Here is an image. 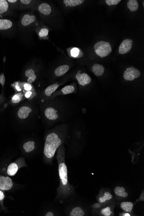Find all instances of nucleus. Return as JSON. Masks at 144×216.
Segmentation results:
<instances>
[{"instance_id":"nucleus-1","label":"nucleus","mask_w":144,"mask_h":216,"mask_svg":"<svg viewBox=\"0 0 144 216\" xmlns=\"http://www.w3.org/2000/svg\"><path fill=\"white\" fill-rule=\"evenodd\" d=\"M65 151L62 146L57 151V159L58 163L60 186L57 189V198H65L73 193L74 188L69 183L67 168L65 161Z\"/></svg>"},{"instance_id":"nucleus-2","label":"nucleus","mask_w":144,"mask_h":216,"mask_svg":"<svg viewBox=\"0 0 144 216\" xmlns=\"http://www.w3.org/2000/svg\"><path fill=\"white\" fill-rule=\"evenodd\" d=\"M62 140L55 132H51L48 135L44 145V154L48 159L54 157L57 148L61 145Z\"/></svg>"},{"instance_id":"nucleus-3","label":"nucleus","mask_w":144,"mask_h":216,"mask_svg":"<svg viewBox=\"0 0 144 216\" xmlns=\"http://www.w3.org/2000/svg\"><path fill=\"white\" fill-rule=\"evenodd\" d=\"M94 51L97 55L101 58L106 57L112 52V48L109 43L101 41L98 42L94 46Z\"/></svg>"},{"instance_id":"nucleus-4","label":"nucleus","mask_w":144,"mask_h":216,"mask_svg":"<svg viewBox=\"0 0 144 216\" xmlns=\"http://www.w3.org/2000/svg\"><path fill=\"white\" fill-rule=\"evenodd\" d=\"M141 76L139 70L134 67H130L127 68L123 73V77L127 81H133L135 79L139 78Z\"/></svg>"},{"instance_id":"nucleus-5","label":"nucleus","mask_w":144,"mask_h":216,"mask_svg":"<svg viewBox=\"0 0 144 216\" xmlns=\"http://www.w3.org/2000/svg\"><path fill=\"white\" fill-rule=\"evenodd\" d=\"M113 199V196L111 192L107 189H102L100 191L99 194L96 198L98 202L100 203L107 204L108 202Z\"/></svg>"},{"instance_id":"nucleus-6","label":"nucleus","mask_w":144,"mask_h":216,"mask_svg":"<svg viewBox=\"0 0 144 216\" xmlns=\"http://www.w3.org/2000/svg\"><path fill=\"white\" fill-rule=\"evenodd\" d=\"M13 186V182L10 177L0 176V190H9L12 188Z\"/></svg>"},{"instance_id":"nucleus-7","label":"nucleus","mask_w":144,"mask_h":216,"mask_svg":"<svg viewBox=\"0 0 144 216\" xmlns=\"http://www.w3.org/2000/svg\"><path fill=\"white\" fill-rule=\"evenodd\" d=\"M133 42L131 40L126 39L124 40L120 46L119 52L121 55L128 53L132 48Z\"/></svg>"},{"instance_id":"nucleus-8","label":"nucleus","mask_w":144,"mask_h":216,"mask_svg":"<svg viewBox=\"0 0 144 216\" xmlns=\"http://www.w3.org/2000/svg\"><path fill=\"white\" fill-rule=\"evenodd\" d=\"M78 84L82 86L89 84L91 82V79L90 76L85 73H78L75 76Z\"/></svg>"},{"instance_id":"nucleus-9","label":"nucleus","mask_w":144,"mask_h":216,"mask_svg":"<svg viewBox=\"0 0 144 216\" xmlns=\"http://www.w3.org/2000/svg\"><path fill=\"white\" fill-rule=\"evenodd\" d=\"M36 20V17L33 15L27 14L24 15V17L21 20V24L24 27L30 26Z\"/></svg>"},{"instance_id":"nucleus-10","label":"nucleus","mask_w":144,"mask_h":216,"mask_svg":"<svg viewBox=\"0 0 144 216\" xmlns=\"http://www.w3.org/2000/svg\"><path fill=\"white\" fill-rule=\"evenodd\" d=\"M45 116L49 120H54L58 118L57 110L52 107H48L45 111Z\"/></svg>"},{"instance_id":"nucleus-11","label":"nucleus","mask_w":144,"mask_h":216,"mask_svg":"<svg viewBox=\"0 0 144 216\" xmlns=\"http://www.w3.org/2000/svg\"><path fill=\"white\" fill-rule=\"evenodd\" d=\"M32 110L31 108L28 106H22L18 110V117L22 119H26L29 116V113L32 112Z\"/></svg>"},{"instance_id":"nucleus-12","label":"nucleus","mask_w":144,"mask_h":216,"mask_svg":"<svg viewBox=\"0 0 144 216\" xmlns=\"http://www.w3.org/2000/svg\"><path fill=\"white\" fill-rule=\"evenodd\" d=\"M38 9L39 12L45 15L50 14L52 11L51 6L46 3L40 4L38 7Z\"/></svg>"},{"instance_id":"nucleus-13","label":"nucleus","mask_w":144,"mask_h":216,"mask_svg":"<svg viewBox=\"0 0 144 216\" xmlns=\"http://www.w3.org/2000/svg\"><path fill=\"white\" fill-rule=\"evenodd\" d=\"M115 195L119 198H126L129 195L126 192V189L124 187L117 186L114 189Z\"/></svg>"},{"instance_id":"nucleus-14","label":"nucleus","mask_w":144,"mask_h":216,"mask_svg":"<svg viewBox=\"0 0 144 216\" xmlns=\"http://www.w3.org/2000/svg\"><path fill=\"white\" fill-rule=\"evenodd\" d=\"M114 205L103 207L100 211V214L104 216H110L114 215Z\"/></svg>"},{"instance_id":"nucleus-15","label":"nucleus","mask_w":144,"mask_h":216,"mask_svg":"<svg viewBox=\"0 0 144 216\" xmlns=\"http://www.w3.org/2000/svg\"><path fill=\"white\" fill-rule=\"evenodd\" d=\"M91 70L96 76H101L104 72V67L99 64H94L91 67Z\"/></svg>"},{"instance_id":"nucleus-16","label":"nucleus","mask_w":144,"mask_h":216,"mask_svg":"<svg viewBox=\"0 0 144 216\" xmlns=\"http://www.w3.org/2000/svg\"><path fill=\"white\" fill-rule=\"evenodd\" d=\"M69 66L67 65H63L59 66L55 69L54 74L55 76L60 77L66 74L69 70Z\"/></svg>"},{"instance_id":"nucleus-17","label":"nucleus","mask_w":144,"mask_h":216,"mask_svg":"<svg viewBox=\"0 0 144 216\" xmlns=\"http://www.w3.org/2000/svg\"><path fill=\"white\" fill-rule=\"evenodd\" d=\"M120 207L124 211L131 213L133 208L134 204L130 202H124L121 203Z\"/></svg>"},{"instance_id":"nucleus-18","label":"nucleus","mask_w":144,"mask_h":216,"mask_svg":"<svg viewBox=\"0 0 144 216\" xmlns=\"http://www.w3.org/2000/svg\"><path fill=\"white\" fill-rule=\"evenodd\" d=\"M25 75L28 78L27 79V82L28 83L32 84L36 80V76L35 75V71L33 69H29L26 70Z\"/></svg>"},{"instance_id":"nucleus-19","label":"nucleus","mask_w":144,"mask_h":216,"mask_svg":"<svg viewBox=\"0 0 144 216\" xmlns=\"http://www.w3.org/2000/svg\"><path fill=\"white\" fill-rule=\"evenodd\" d=\"M19 167L15 163H13L9 165L7 170V173L10 176H14L18 172Z\"/></svg>"},{"instance_id":"nucleus-20","label":"nucleus","mask_w":144,"mask_h":216,"mask_svg":"<svg viewBox=\"0 0 144 216\" xmlns=\"http://www.w3.org/2000/svg\"><path fill=\"white\" fill-rule=\"evenodd\" d=\"M13 24L10 20L7 19H1L0 20V30H8L12 27Z\"/></svg>"},{"instance_id":"nucleus-21","label":"nucleus","mask_w":144,"mask_h":216,"mask_svg":"<svg viewBox=\"0 0 144 216\" xmlns=\"http://www.w3.org/2000/svg\"><path fill=\"white\" fill-rule=\"evenodd\" d=\"M85 214V213L83 209L79 207H76L73 208L70 213V216H83Z\"/></svg>"},{"instance_id":"nucleus-22","label":"nucleus","mask_w":144,"mask_h":216,"mask_svg":"<svg viewBox=\"0 0 144 216\" xmlns=\"http://www.w3.org/2000/svg\"><path fill=\"white\" fill-rule=\"evenodd\" d=\"M63 2L67 6L75 7L83 3L84 1L83 0H64Z\"/></svg>"},{"instance_id":"nucleus-23","label":"nucleus","mask_w":144,"mask_h":216,"mask_svg":"<svg viewBox=\"0 0 144 216\" xmlns=\"http://www.w3.org/2000/svg\"><path fill=\"white\" fill-rule=\"evenodd\" d=\"M139 4L136 0H130L127 2V7L131 11H136L138 9Z\"/></svg>"},{"instance_id":"nucleus-24","label":"nucleus","mask_w":144,"mask_h":216,"mask_svg":"<svg viewBox=\"0 0 144 216\" xmlns=\"http://www.w3.org/2000/svg\"><path fill=\"white\" fill-rule=\"evenodd\" d=\"M58 87H59V85L57 84H53V85L48 86L45 90V95L47 96H51L52 93L57 90Z\"/></svg>"},{"instance_id":"nucleus-25","label":"nucleus","mask_w":144,"mask_h":216,"mask_svg":"<svg viewBox=\"0 0 144 216\" xmlns=\"http://www.w3.org/2000/svg\"><path fill=\"white\" fill-rule=\"evenodd\" d=\"M24 149L26 152H30L35 149V142L33 141H29L26 142L24 145Z\"/></svg>"},{"instance_id":"nucleus-26","label":"nucleus","mask_w":144,"mask_h":216,"mask_svg":"<svg viewBox=\"0 0 144 216\" xmlns=\"http://www.w3.org/2000/svg\"><path fill=\"white\" fill-rule=\"evenodd\" d=\"M9 8L8 3L6 0H0V14L7 11Z\"/></svg>"},{"instance_id":"nucleus-27","label":"nucleus","mask_w":144,"mask_h":216,"mask_svg":"<svg viewBox=\"0 0 144 216\" xmlns=\"http://www.w3.org/2000/svg\"><path fill=\"white\" fill-rule=\"evenodd\" d=\"M75 90L74 86L72 85H66L61 89L63 94H68L72 93Z\"/></svg>"},{"instance_id":"nucleus-28","label":"nucleus","mask_w":144,"mask_h":216,"mask_svg":"<svg viewBox=\"0 0 144 216\" xmlns=\"http://www.w3.org/2000/svg\"><path fill=\"white\" fill-rule=\"evenodd\" d=\"M23 94L22 93H18L13 96L12 98V102L13 103H18L20 102L23 97Z\"/></svg>"},{"instance_id":"nucleus-29","label":"nucleus","mask_w":144,"mask_h":216,"mask_svg":"<svg viewBox=\"0 0 144 216\" xmlns=\"http://www.w3.org/2000/svg\"><path fill=\"white\" fill-rule=\"evenodd\" d=\"M48 32H49V31H48V29H46V28H43L39 31L38 35H39V37L40 38H44V37L48 36Z\"/></svg>"},{"instance_id":"nucleus-30","label":"nucleus","mask_w":144,"mask_h":216,"mask_svg":"<svg viewBox=\"0 0 144 216\" xmlns=\"http://www.w3.org/2000/svg\"><path fill=\"white\" fill-rule=\"evenodd\" d=\"M80 49L77 48H74L71 49L70 51V54L72 57L76 58L78 57L80 55Z\"/></svg>"},{"instance_id":"nucleus-31","label":"nucleus","mask_w":144,"mask_h":216,"mask_svg":"<svg viewBox=\"0 0 144 216\" xmlns=\"http://www.w3.org/2000/svg\"><path fill=\"white\" fill-rule=\"evenodd\" d=\"M120 2V0H106L105 1L106 4L109 6L117 5Z\"/></svg>"},{"instance_id":"nucleus-32","label":"nucleus","mask_w":144,"mask_h":216,"mask_svg":"<svg viewBox=\"0 0 144 216\" xmlns=\"http://www.w3.org/2000/svg\"><path fill=\"white\" fill-rule=\"evenodd\" d=\"M35 1H31V0H21L20 1V2L22 5L24 6V7H27L30 5L32 3L34 2Z\"/></svg>"},{"instance_id":"nucleus-33","label":"nucleus","mask_w":144,"mask_h":216,"mask_svg":"<svg viewBox=\"0 0 144 216\" xmlns=\"http://www.w3.org/2000/svg\"><path fill=\"white\" fill-rule=\"evenodd\" d=\"M107 204H102L100 203L97 202L91 205V208L93 209H100L102 208V207L105 206Z\"/></svg>"},{"instance_id":"nucleus-34","label":"nucleus","mask_w":144,"mask_h":216,"mask_svg":"<svg viewBox=\"0 0 144 216\" xmlns=\"http://www.w3.org/2000/svg\"><path fill=\"white\" fill-rule=\"evenodd\" d=\"M5 75H4V73H2L0 75V84L3 87H4V85H5Z\"/></svg>"},{"instance_id":"nucleus-35","label":"nucleus","mask_w":144,"mask_h":216,"mask_svg":"<svg viewBox=\"0 0 144 216\" xmlns=\"http://www.w3.org/2000/svg\"><path fill=\"white\" fill-rule=\"evenodd\" d=\"M24 88L27 91H30L32 89V86L30 83H25L24 85Z\"/></svg>"},{"instance_id":"nucleus-36","label":"nucleus","mask_w":144,"mask_h":216,"mask_svg":"<svg viewBox=\"0 0 144 216\" xmlns=\"http://www.w3.org/2000/svg\"><path fill=\"white\" fill-rule=\"evenodd\" d=\"M139 201H142V202H144V194L143 191L142 192V193L141 194L138 199L136 200V202H139Z\"/></svg>"},{"instance_id":"nucleus-37","label":"nucleus","mask_w":144,"mask_h":216,"mask_svg":"<svg viewBox=\"0 0 144 216\" xmlns=\"http://www.w3.org/2000/svg\"><path fill=\"white\" fill-rule=\"evenodd\" d=\"M120 216H132L131 214L129 212H124L120 214Z\"/></svg>"},{"instance_id":"nucleus-38","label":"nucleus","mask_w":144,"mask_h":216,"mask_svg":"<svg viewBox=\"0 0 144 216\" xmlns=\"http://www.w3.org/2000/svg\"><path fill=\"white\" fill-rule=\"evenodd\" d=\"M5 198V195L4 193L1 190H0V201H2Z\"/></svg>"},{"instance_id":"nucleus-39","label":"nucleus","mask_w":144,"mask_h":216,"mask_svg":"<svg viewBox=\"0 0 144 216\" xmlns=\"http://www.w3.org/2000/svg\"><path fill=\"white\" fill-rule=\"evenodd\" d=\"M32 92L31 91H27L25 94V97L27 98H29L32 95Z\"/></svg>"},{"instance_id":"nucleus-40","label":"nucleus","mask_w":144,"mask_h":216,"mask_svg":"<svg viewBox=\"0 0 144 216\" xmlns=\"http://www.w3.org/2000/svg\"><path fill=\"white\" fill-rule=\"evenodd\" d=\"M45 216H54V214L51 212H48L47 214H45Z\"/></svg>"},{"instance_id":"nucleus-41","label":"nucleus","mask_w":144,"mask_h":216,"mask_svg":"<svg viewBox=\"0 0 144 216\" xmlns=\"http://www.w3.org/2000/svg\"><path fill=\"white\" fill-rule=\"evenodd\" d=\"M8 2L11 3H15L18 2L17 0H8L7 1Z\"/></svg>"},{"instance_id":"nucleus-42","label":"nucleus","mask_w":144,"mask_h":216,"mask_svg":"<svg viewBox=\"0 0 144 216\" xmlns=\"http://www.w3.org/2000/svg\"><path fill=\"white\" fill-rule=\"evenodd\" d=\"M16 89H17V90H18V91H21V88H20V87H19V86H18V85H16Z\"/></svg>"}]
</instances>
